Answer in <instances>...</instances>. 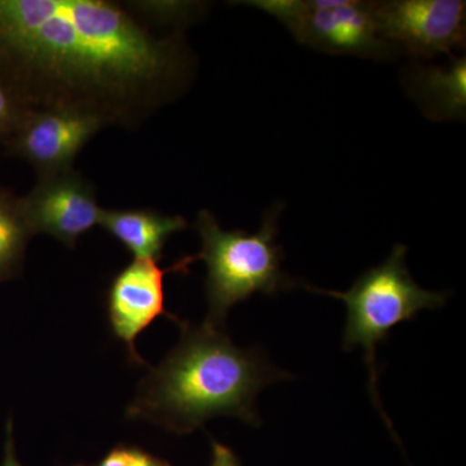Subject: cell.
I'll use <instances>...</instances> for the list:
<instances>
[{"mask_svg":"<svg viewBox=\"0 0 466 466\" xmlns=\"http://www.w3.org/2000/svg\"><path fill=\"white\" fill-rule=\"evenodd\" d=\"M21 116L23 113L0 84V137H11L20 122Z\"/></svg>","mask_w":466,"mask_h":466,"instance_id":"cell-14","label":"cell"},{"mask_svg":"<svg viewBox=\"0 0 466 466\" xmlns=\"http://www.w3.org/2000/svg\"><path fill=\"white\" fill-rule=\"evenodd\" d=\"M407 92L431 121H464L466 58L451 56L443 66L416 64L408 70Z\"/></svg>","mask_w":466,"mask_h":466,"instance_id":"cell-10","label":"cell"},{"mask_svg":"<svg viewBox=\"0 0 466 466\" xmlns=\"http://www.w3.org/2000/svg\"><path fill=\"white\" fill-rule=\"evenodd\" d=\"M0 61L21 113L75 109L127 127L173 99L191 72L179 35L106 0H0Z\"/></svg>","mask_w":466,"mask_h":466,"instance_id":"cell-1","label":"cell"},{"mask_svg":"<svg viewBox=\"0 0 466 466\" xmlns=\"http://www.w3.org/2000/svg\"><path fill=\"white\" fill-rule=\"evenodd\" d=\"M179 327V342L144 377L126 415L177 434L193 433L219 416L259 426L257 395L291 376L262 350L238 348L219 328L183 320Z\"/></svg>","mask_w":466,"mask_h":466,"instance_id":"cell-2","label":"cell"},{"mask_svg":"<svg viewBox=\"0 0 466 466\" xmlns=\"http://www.w3.org/2000/svg\"><path fill=\"white\" fill-rule=\"evenodd\" d=\"M196 256H187L167 268L157 260L134 259L110 281L106 290V314L110 330L127 350L128 360L135 366H147L137 349V339L156 319L167 317L179 324L180 319L165 308V276L171 272L188 274Z\"/></svg>","mask_w":466,"mask_h":466,"instance_id":"cell-7","label":"cell"},{"mask_svg":"<svg viewBox=\"0 0 466 466\" xmlns=\"http://www.w3.org/2000/svg\"><path fill=\"white\" fill-rule=\"evenodd\" d=\"M278 18L302 45L332 55L390 58L398 48L380 38L370 2L360 0H250Z\"/></svg>","mask_w":466,"mask_h":466,"instance_id":"cell-5","label":"cell"},{"mask_svg":"<svg viewBox=\"0 0 466 466\" xmlns=\"http://www.w3.org/2000/svg\"><path fill=\"white\" fill-rule=\"evenodd\" d=\"M20 202L34 235H50L67 248H75L81 236L100 225L104 211L94 186L73 168L42 175Z\"/></svg>","mask_w":466,"mask_h":466,"instance_id":"cell-8","label":"cell"},{"mask_svg":"<svg viewBox=\"0 0 466 466\" xmlns=\"http://www.w3.org/2000/svg\"><path fill=\"white\" fill-rule=\"evenodd\" d=\"M2 466H23L18 461L16 450H15L14 422H12V420L7 422V441H5V460H3Z\"/></svg>","mask_w":466,"mask_h":466,"instance_id":"cell-16","label":"cell"},{"mask_svg":"<svg viewBox=\"0 0 466 466\" xmlns=\"http://www.w3.org/2000/svg\"><path fill=\"white\" fill-rule=\"evenodd\" d=\"M75 466H173L167 460L157 458L137 446L116 444L96 464Z\"/></svg>","mask_w":466,"mask_h":466,"instance_id":"cell-13","label":"cell"},{"mask_svg":"<svg viewBox=\"0 0 466 466\" xmlns=\"http://www.w3.org/2000/svg\"><path fill=\"white\" fill-rule=\"evenodd\" d=\"M32 236L20 198L0 188V283L20 272Z\"/></svg>","mask_w":466,"mask_h":466,"instance_id":"cell-12","label":"cell"},{"mask_svg":"<svg viewBox=\"0 0 466 466\" xmlns=\"http://www.w3.org/2000/svg\"><path fill=\"white\" fill-rule=\"evenodd\" d=\"M100 226L121 242L135 259L162 258L165 245L174 233L184 231L188 222L182 216H167L150 208L104 210Z\"/></svg>","mask_w":466,"mask_h":466,"instance_id":"cell-11","label":"cell"},{"mask_svg":"<svg viewBox=\"0 0 466 466\" xmlns=\"http://www.w3.org/2000/svg\"><path fill=\"white\" fill-rule=\"evenodd\" d=\"M406 254V245H395L385 262L363 272L348 291L324 290L305 285L314 293L345 303L348 319L343 332V350L351 351L357 346L364 350L370 370V395L391 431L377 390V346L388 339L392 328L413 320L422 309L443 308L449 296L447 291H431L420 287L408 271Z\"/></svg>","mask_w":466,"mask_h":466,"instance_id":"cell-4","label":"cell"},{"mask_svg":"<svg viewBox=\"0 0 466 466\" xmlns=\"http://www.w3.org/2000/svg\"><path fill=\"white\" fill-rule=\"evenodd\" d=\"M281 208L267 211L256 233L226 231L210 211L198 213L196 229L202 249L196 259L204 260L208 271L205 323L222 329L229 309L238 303L256 293L276 296L296 287V280L283 271V248L276 244Z\"/></svg>","mask_w":466,"mask_h":466,"instance_id":"cell-3","label":"cell"},{"mask_svg":"<svg viewBox=\"0 0 466 466\" xmlns=\"http://www.w3.org/2000/svg\"><path fill=\"white\" fill-rule=\"evenodd\" d=\"M376 32L383 41L417 58L464 50L466 3L462 0L370 2Z\"/></svg>","mask_w":466,"mask_h":466,"instance_id":"cell-6","label":"cell"},{"mask_svg":"<svg viewBox=\"0 0 466 466\" xmlns=\"http://www.w3.org/2000/svg\"><path fill=\"white\" fill-rule=\"evenodd\" d=\"M211 449H213V452H211L210 466H241L240 460L236 453L225 444L213 441Z\"/></svg>","mask_w":466,"mask_h":466,"instance_id":"cell-15","label":"cell"},{"mask_svg":"<svg viewBox=\"0 0 466 466\" xmlns=\"http://www.w3.org/2000/svg\"><path fill=\"white\" fill-rule=\"evenodd\" d=\"M103 119L75 109L23 113L9 146L35 167L39 177L73 168V162L101 128Z\"/></svg>","mask_w":466,"mask_h":466,"instance_id":"cell-9","label":"cell"}]
</instances>
